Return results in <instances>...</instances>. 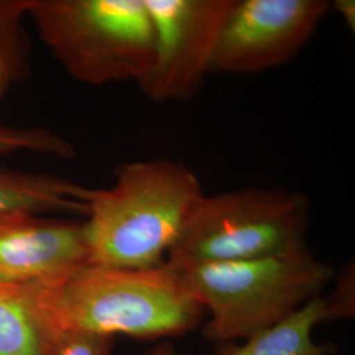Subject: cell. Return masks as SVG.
Returning <instances> with one entry per match:
<instances>
[{"instance_id":"1","label":"cell","mask_w":355,"mask_h":355,"mask_svg":"<svg viewBox=\"0 0 355 355\" xmlns=\"http://www.w3.org/2000/svg\"><path fill=\"white\" fill-rule=\"evenodd\" d=\"M33 300L49 334L70 330L167 341L198 329L207 316L167 262L142 270L87 265L57 284L35 287Z\"/></svg>"},{"instance_id":"2","label":"cell","mask_w":355,"mask_h":355,"mask_svg":"<svg viewBox=\"0 0 355 355\" xmlns=\"http://www.w3.org/2000/svg\"><path fill=\"white\" fill-rule=\"evenodd\" d=\"M204 196L198 177L171 159L124 164L114 186L89 190V265L142 270L164 265Z\"/></svg>"},{"instance_id":"3","label":"cell","mask_w":355,"mask_h":355,"mask_svg":"<svg viewBox=\"0 0 355 355\" xmlns=\"http://www.w3.org/2000/svg\"><path fill=\"white\" fill-rule=\"evenodd\" d=\"M173 267L209 315L202 336L215 345L246 340L275 325L321 296L334 277L333 267L309 249L249 261Z\"/></svg>"},{"instance_id":"4","label":"cell","mask_w":355,"mask_h":355,"mask_svg":"<svg viewBox=\"0 0 355 355\" xmlns=\"http://www.w3.org/2000/svg\"><path fill=\"white\" fill-rule=\"evenodd\" d=\"M28 16L82 83H139L152 64L154 32L144 0H31Z\"/></svg>"},{"instance_id":"5","label":"cell","mask_w":355,"mask_h":355,"mask_svg":"<svg viewBox=\"0 0 355 355\" xmlns=\"http://www.w3.org/2000/svg\"><path fill=\"white\" fill-rule=\"evenodd\" d=\"M308 198L288 190L243 189L204 195L166 262H237L308 249Z\"/></svg>"},{"instance_id":"6","label":"cell","mask_w":355,"mask_h":355,"mask_svg":"<svg viewBox=\"0 0 355 355\" xmlns=\"http://www.w3.org/2000/svg\"><path fill=\"white\" fill-rule=\"evenodd\" d=\"M152 19V64L139 85L157 103L183 102L202 87L236 0H144Z\"/></svg>"},{"instance_id":"7","label":"cell","mask_w":355,"mask_h":355,"mask_svg":"<svg viewBox=\"0 0 355 355\" xmlns=\"http://www.w3.org/2000/svg\"><path fill=\"white\" fill-rule=\"evenodd\" d=\"M329 11L327 0H236L221 28L211 73L253 74L288 62Z\"/></svg>"},{"instance_id":"8","label":"cell","mask_w":355,"mask_h":355,"mask_svg":"<svg viewBox=\"0 0 355 355\" xmlns=\"http://www.w3.org/2000/svg\"><path fill=\"white\" fill-rule=\"evenodd\" d=\"M87 265L85 224L28 212L0 216V286H53Z\"/></svg>"},{"instance_id":"9","label":"cell","mask_w":355,"mask_h":355,"mask_svg":"<svg viewBox=\"0 0 355 355\" xmlns=\"http://www.w3.org/2000/svg\"><path fill=\"white\" fill-rule=\"evenodd\" d=\"M89 189L62 178L0 168V216L17 212L87 215Z\"/></svg>"},{"instance_id":"10","label":"cell","mask_w":355,"mask_h":355,"mask_svg":"<svg viewBox=\"0 0 355 355\" xmlns=\"http://www.w3.org/2000/svg\"><path fill=\"white\" fill-rule=\"evenodd\" d=\"M333 321L325 297L318 296L275 325L255 333L243 343H216L214 355H328V347L313 341L312 331Z\"/></svg>"},{"instance_id":"11","label":"cell","mask_w":355,"mask_h":355,"mask_svg":"<svg viewBox=\"0 0 355 355\" xmlns=\"http://www.w3.org/2000/svg\"><path fill=\"white\" fill-rule=\"evenodd\" d=\"M48 341L33 287L0 286V355H45Z\"/></svg>"},{"instance_id":"12","label":"cell","mask_w":355,"mask_h":355,"mask_svg":"<svg viewBox=\"0 0 355 355\" xmlns=\"http://www.w3.org/2000/svg\"><path fill=\"white\" fill-rule=\"evenodd\" d=\"M31 0H0V98L28 70L23 19Z\"/></svg>"},{"instance_id":"13","label":"cell","mask_w":355,"mask_h":355,"mask_svg":"<svg viewBox=\"0 0 355 355\" xmlns=\"http://www.w3.org/2000/svg\"><path fill=\"white\" fill-rule=\"evenodd\" d=\"M21 150L61 158H73L76 154L67 141L46 129L0 127V155Z\"/></svg>"},{"instance_id":"14","label":"cell","mask_w":355,"mask_h":355,"mask_svg":"<svg viewBox=\"0 0 355 355\" xmlns=\"http://www.w3.org/2000/svg\"><path fill=\"white\" fill-rule=\"evenodd\" d=\"M114 337L86 331H53L45 355H111Z\"/></svg>"},{"instance_id":"15","label":"cell","mask_w":355,"mask_h":355,"mask_svg":"<svg viewBox=\"0 0 355 355\" xmlns=\"http://www.w3.org/2000/svg\"><path fill=\"white\" fill-rule=\"evenodd\" d=\"M354 262L343 268L337 279L336 287L327 302L329 305L333 321L337 318H354L355 312Z\"/></svg>"},{"instance_id":"16","label":"cell","mask_w":355,"mask_h":355,"mask_svg":"<svg viewBox=\"0 0 355 355\" xmlns=\"http://www.w3.org/2000/svg\"><path fill=\"white\" fill-rule=\"evenodd\" d=\"M330 11L338 13L343 19V24L354 32L355 29V1L354 0H334L330 3Z\"/></svg>"},{"instance_id":"17","label":"cell","mask_w":355,"mask_h":355,"mask_svg":"<svg viewBox=\"0 0 355 355\" xmlns=\"http://www.w3.org/2000/svg\"><path fill=\"white\" fill-rule=\"evenodd\" d=\"M145 355H184L182 354L177 347L170 341H161L150 347Z\"/></svg>"}]
</instances>
